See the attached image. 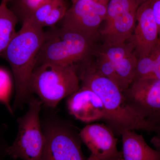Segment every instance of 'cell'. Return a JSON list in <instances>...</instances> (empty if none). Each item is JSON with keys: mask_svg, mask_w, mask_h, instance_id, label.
I'll use <instances>...</instances> for the list:
<instances>
[{"mask_svg": "<svg viewBox=\"0 0 160 160\" xmlns=\"http://www.w3.org/2000/svg\"><path fill=\"white\" fill-rule=\"evenodd\" d=\"M75 68L82 86L91 89L101 99L105 112L103 120L115 135L121 136L126 130L158 132L159 127L137 114L128 105L123 92L97 71L90 61L76 65Z\"/></svg>", "mask_w": 160, "mask_h": 160, "instance_id": "cell-1", "label": "cell"}, {"mask_svg": "<svg viewBox=\"0 0 160 160\" xmlns=\"http://www.w3.org/2000/svg\"><path fill=\"white\" fill-rule=\"evenodd\" d=\"M45 36L43 27L27 18L23 20L21 29L0 55L9 63L14 76L16 95L13 112L22 109L33 96L30 89V79Z\"/></svg>", "mask_w": 160, "mask_h": 160, "instance_id": "cell-2", "label": "cell"}, {"mask_svg": "<svg viewBox=\"0 0 160 160\" xmlns=\"http://www.w3.org/2000/svg\"><path fill=\"white\" fill-rule=\"evenodd\" d=\"M98 38L62 27L46 32L35 67L44 63L75 66L87 62L94 56Z\"/></svg>", "mask_w": 160, "mask_h": 160, "instance_id": "cell-3", "label": "cell"}, {"mask_svg": "<svg viewBox=\"0 0 160 160\" xmlns=\"http://www.w3.org/2000/svg\"><path fill=\"white\" fill-rule=\"evenodd\" d=\"M80 82L74 66L44 63L35 68L30 89L44 107L54 109L60 101L80 89Z\"/></svg>", "mask_w": 160, "mask_h": 160, "instance_id": "cell-4", "label": "cell"}, {"mask_svg": "<svg viewBox=\"0 0 160 160\" xmlns=\"http://www.w3.org/2000/svg\"><path fill=\"white\" fill-rule=\"evenodd\" d=\"M45 108L41 125L45 139L42 160H86L80 132L53 109Z\"/></svg>", "mask_w": 160, "mask_h": 160, "instance_id": "cell-5", "label": "cell"}, {"mask_svg": "<svg viewBox=\"0 0 160 160\" xmlns=\"http://www.w3.org/2000/svg\"><path fill=\"white\" fill-rule=\"evenodd\" d=\"M95 69L108 78L123 92L134 79L138 58L132 42L117 45L103 44L95 52Z\"/></svg>", "mask_w": 160, "mask_h": 160, "instance_id": "cell-6", "label": "cell"}, {"mask_svg": "<svg viewBox=\"0 0 160 160\" xmlns=\"http://www.w3.org/2000/svg\"><path fill=\"white\" fill-rule=\"evenodd\" d=\"M28 103V111L17 119V135L8 148V156L14 160H42L45 139L40 112L43 104L33 96Z\"/></svg>", "mask_w": 160, "mask_h": 160, "instance_id": "cell-7", "label": "cell"}, {"mask_svg": "<svg viewBox=\"0 0 160 160\" xmlns=\"http://www.w3.org/2000/svg\"><path fill=\"white\" fill-rule=\"evenodd\" d=\"M123 94L133 111L148 122L160 125V80L136 79Z\"/></svg>", "mask_w": 160, "mask_h": 160, "instance_id": "cell-8", "label": "cell"}, {"mask_svg": "<svg viewBox=\"0 0 160 160\" xmlns=\"http://www.w3.org/2000/svg\"><path fill=\"white\" fill-rule=\"evenodd\" d=\"M109 1L77 0L60 22L61 27L98 37L100 25L106 19Z\"/></svg>", "mask_w": 160, "mask_h": 160, "instance_id": "cell-9", "label": "cell"}, {"mask_svg": "<svg viewBox=\"0 0 160 160\" xmlns=\"http://www.w3.org/2000/svg\"><path fill=\"white\" fill-rule=\"evenodd\" d=\"M129 39L138 59L149 55L160 45L158 28L149 0L138 8L135 26Z\"/></svg>", "mask_w": 160, "mask_h": 160, "instance_id": "cell-10", "label": "cell"}, {"mask_svg": "<svg viewBox=\"0 0 160 160\" xmlns=\"http://www.w3.org/2000/svg\"><path fill=\"white\" fill-rule=\"evenodd\" d=\"M80 136L91 154L99 160H123L122 152L118 149L117 138L106 125H87L80 131Z\"/></svg>", "mask_w": 160, "mask_h": 160, "instance_id": "cell-11", "label": "cell"}, {"mask_svg": "<svg viewBox=\"0 0 160 160\" xmlns=\"http://www.w3.org/2000/svg\"><path fill=\"white\" fill-rule=\"evenodd\" d=\"M67 109L76 119L90 123L104 118V107L96 93L85 87L80 89L68 97Z\"/></svg>", "mask_w": 160, "mask_h": 160, "instance_id": "cell-12", "label": "cell"}, {"mask_svg": "<svg viewBox=\"0 0 160 160\" xmlns=\"http://www.w3.org/2000/svg\"><path fill=\"white\" fill-rule=\"evenodd\" d=\"M137 9L122 13L106 23L101 32L104 38V44L117 45L129 41L135 26Z\"/></svg>", "mask_w": 160, "mask_h": 160, "instance_id": "cell-13", "label": "cell"}, {"mask_svg": "<svg viewBox=\"0 0 160 160\" xmlns=\"http://www.w3.org/2000/svg\"><path fill=\"white\" fill-rule=\"evenodd\" d=\"M126 130L121 135L123 160H160V152L146 143L142 135Z\"/></svg>", "mask_w": 160, "mask_h": 160, "instance_id": "cell-14", "label": "cell"}, {"mask_svg": "<svg viewBox=\"0 0 160 160\" xmlns=\"http://www.w3.org/2000/svg\"><path fill=\"white\" fill-rule=\"evenodd\" d=\"M7 4L2 2L0 4V55L16 33V26L18 20Z\"/></svg>", "mask_w": 160, "mask_h": 160, "instance_id": "cell-15", "label": "cell"}, {"mask_svg": "<svg viewBox=\"0 0 160 160\" xmlns=\"http://www.w3.org/2000/svg\"><path fill=\"white\" fill-rule=\"evenodd\" d=\"M136 79L160 80V44L149 55L138 59Z\"/></svg>", "mask_w": 160, "mask_h": 160, "instance_id": "cell-16", "label": "cell"}, {"mask_svg": "<svg viewBox=\"0 0 160 160\" xmlns=\"http://www.w3.org/2000/svg\"><path fill=\"white\" fill-rule=\"evenodd\" d=\"M139 6L135 0H109L105 21L108 22L119 15L138 9Z\"/></svg>", "mask_w": 160, "mask_h": 160, "instance_id": "cell-17", "label": "cell"}, {"mask_svg": "<svg viewBox=\"0 0 160 160\" xmlns=\"http://www.w3.org/2000/svg\"><path fill=\"white\" fill-rule=\"evenodd\" d=\"M49 0H12L14 1V9H11L22 21L29 17L35 10ZM11 1V2H12Z\"/></svg>", "mask_w": 160, "mask_h": 160, "instance_id": "cell-18", "label": "cell"}, {"mask_svg": "<svg viewBox=\"0 0 160 160\" xmlns=\"http://www.w3.org/2000/svg\"><path fill=\"white\" fill-rule=\"evenodd\" d=\"M11 89V81L8 72L0 68V101L6 106L11 114H13L12 108L9 105V96Z\"/></svg>", "mask_w": 160, "mask_h": 160, "instance_id": "cell-19", "label": "cell"}, {"mask_svg": "<svg viewBox=\"0 0 160 160\" xmlns=\"http://www.w3.org/2000/svg\"><path fill=\"white\" fill-rule=\"evenodd\" d=\"M60 0H49L38 8L29 17L43 28V25L52 9Z\"/></svg>", "mask_w": 160, "mask_h": 160, "instance_id": "cell-20", "label": "cell"}, {"mask_svg": "<svg viewBox=\"0 0 160 160\" xmlns=\"http://www.w3.org/2000/svg\"><path fill=\"white\" fill-rule=\"evenodd\" d=\"M68 9L65 0H60L44 23L43 28L54 26L57 23L61 22L65 16Z\"/></svg>", "mask_w": 160, "mask_h": 160, "instance_id": "cell-21", "label": "cell"}, {"mask_svg": "<svg viewBox=\"0 0 160 160\" xmlns=\"http://www.w3.org/2000/svg\"><path fill=\"white\" fill-rule=\"evenodd\" d=\"M8 129L7 125L5 124L0 125V160H5L8 156L9 144L6 139V134Z\"/></svg>", "mask_w": 160, "mask_h": 160, "instance_id": "cell-22", "label": "cell"}, {"mask_svg": "<svg viewBox=\"0 0 160 160\" xmlns=\"http://www.w3.org/2000/svg\"><path fill=\"white\" fill-rule=\"evenodd\" d=\"M153 16L158 28L160 37V0H149Z\"/></svg>", "mask_w": 160, "mask_h": 160, "instance_id": "cell-23", "label": "cell"}, {"mask_svg": "<svg viewBox=\"0 0 160 160\" xmlns=\"http://www.w3.org/2000/svg\"><path fill=\"white\" fill-rule=\"evenodd\" d=\"M151 143L155 149L160 152V133H157L151 139Z\"/></svg>", "mask_w": 160, "mask_h": 160, "instance_id": "cell-24", "label": "cell"}, {"mask_svg": "<svg viewBox=\"0 0 160 160\" xmlns=\"http://www.w3.org/2000/svg\"><path fill=\"white\" fill-rule=\"evenodd\" d=\"M136 2L138 4L139 6L142 5L143 3L146 2H148L149 0H135Z\"/></svg>", "mask_w": 160, "mask_h": 160, "instance_id": "cell-25", "label": "cell"}, {"mask_svg": "<svg viewBox=\"0 0 160 160\" xmlns=\"http://www.w3.org/2000/svg\"><path fill=\"white\" fill-rule=\"evenodd\" d=\"M99 160L96 157H95L94 156H93L92 154L90 155V156L88 158H87V160Z\"/></svg>", "mask_w": 160, "mask_h": 160, "instance_id": "cell-26", "label": "cell"}, {"mask_svg": "<svg viewBox=\"0 0 160 160\" xmlns=\"http://www.w3.org/2000/svg\"><path fill=\"white\" fill-rule=\"evenodd\" d=\"M12 0H2V2H5L8 4V3L9 2H11Z\"/></svg>", "mask_w": 160, "mask_h": 160, "instance_id": "cell-27", "label": "cell"}, {"mask_svg": "<svg viewBox=\"0 0 160 160\" xmlns=\"http://www.w3.org/2000/svg\"><path fill=\"white\" fill-rule=\"evenodd\" d=\"M158 133H160V125L159 126V132H158Z\"/></svg>", "mask_w": 160, "mask_h": 160, "instance_id": "cell-28", "label": "cell"}, {"mask_svg": "<svg viewBox=\"0 0 160 160\" xmlns=\"http://www.w3.org/2000/svg\"><path fill=\"white\" fill-rule=\"evenodd\" d=\"M77 0H71L72 2H75V1H76Z\"/></svg>", "mask_w": 160, "mask_h": 160, "instance_id": "cell-29", "label": "cell"}]
</instances>
